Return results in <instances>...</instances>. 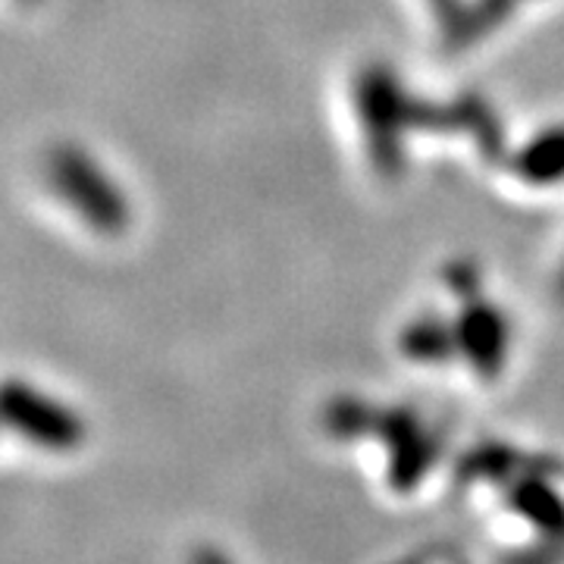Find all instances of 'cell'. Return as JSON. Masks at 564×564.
<instances>
[{"mask_svg": "<svg viewBox=\"0 0 564 564\" xmlns=\"http://www.w3.org/2000/svg\"><path fill=\"white\" fill-rule=\"evenodd\" d=\"M508 502L511 508L552 536H564V499L555 492V486H549L543 477L521 470L514 474V480L508 484Z\"/></svg>", "mask_w": 564, "mask_h": 564, "instance_id": "6", "label": "cell"}, {"mask_svg": "<svg viewBox=\"0 0 564 564\" xmlns=\"http://www.w3.org/2000/svg\"><path fill=\"white\" fill-rule=\"evenodd\" d=\"M524 3V0H474L470 7H464L462 17L455 22V29L448 32V41L455 44H470L480 41L486 32H492L499 22L511 17V10Z\"/></svg>", "mask_w": 564, "mask_h": 564, "instance_id": "9", "label": "cell"}, {"mask_svg": "<svg viewBox=\"0 0 564 564\" xmlns=\"http://www.w3.org/2000/svg\"><path fill=\"white\" fill-rule=\"evenodd\" d=\"M462 314L455 321V343L480 377H496L508 358V321L505 314L480 299V292L462 295Z\"/></svg>", "mask_w": 564, "mask_h": 564, "instance_id": "5", "label": "cell"}, {"mask_svg": "<svg viewBox=\"0 0 564 564\" xmlns=\"http://www.w3.org/2000/svg\"><path fill=\"white\" fill-rule=\"evenodd\" d=\"M47 180L63 202L98 232H122L129 223V202L120 185L104 173L91 154L76 144H61L47 158Z\"/></svg>", "mask_w": 564, "mask_h": 564, "instance_id": "2", "label": "cell"}, {"mask_svg": "<svg viewBox=\"0 0 564 564\" xmlns=\"http://www.w3.org/2000/svg\"><path fill=\"white\" fill-rule=\"evenodd\" d=\"M0 423L51 452L76 448L85 436V423L76 411L20 380L0 383Z\"/></svg>", "mask_w": 564, "mask_h": 564, "instance_id": "3", "label": "cell"}, {"mask_svg": "<svg viewBox=\"0 0 564 564\" xmlns=\"http://www.w3.org/2000/svg\"><path fill=\"white\" fill-rule=\"evenodd\" d=\"M402 351L411 361L443 364L452 355H458L455 343V323H445L440 317H421L414 321L402 336Z\"/></svg>", "mask_w": 564, "mask_h": 564, "instance_id": "8", "label": "cell"}, {"mask_svg": "<svg viewBox=\"0 0 564 564\" xmlns=\"http://www.w3.org/2000/svg\"><path fill=\"white\" fill-rule=\"evenodd\" d=\"M433 3V10H436V17H440V22L445 25V32H452L455 29V22H458V17H462V0H430Z\"/></svg>", "mask_w": 564, "mask_h": 564, "instance_id": "10", "label": "cell"}, {"mask_svg": "<svg viewBox=\"0 0 564 564\" xmlns=\"http://www.w3.org/2000/svg\"><path fill=\"white\" fill-rule=\"evenodd\" d=\"M514 173L530 185H555L564 182V126L545 129L521 148L514 158Z\"/></svg>", "mask_w": 564, "mask_h": 564, "instance_id": "7", "label": "cell"}, {"mask_svg": "<svg viewBox=\"0 0 564 564\" xmlns=\"http://www.w3.org/2000/svg\"><path fill=\"white\" fill-rule=\"evenodd\" d=\"M562 295H564V273H562Z\"/></svg>", "mask_w": 564, "mask_h": 564, "instance_id": "11", "label": "cell"}, {"mask_svg": "<svg viewBox=\"0 0 564 564\" xmlns=\"http://www.w3.org/2000/svg\"><path fill=\"white\" fill-rule=\"evenodd\" d=\"M370 430L380 433L389 448V484L395 486V492H411L436 458V443H433L430 430L423 426L414 411L373 414Z\"/></svg>", "mask_w": 564, "mask_h": 564, "instance_id": "4", "label": "cell"}, {"mask_svg": "<svg viewBox=\"0 0 564 564\" xmlns=\"http://www.w3.org/2000/svg\"><path fill=\"white\" fill-rule=\"evenodd\" d=\"M355 104L361 120L367 154L373 170L383 176H399L404 163V141L411 129H426V107L404 91V85L389 66H367L355 85Z\"/></svg>", "mask_w": 564, "mask_h": 564, "instance_id": "1", "label": "cell"}]
</instances>
